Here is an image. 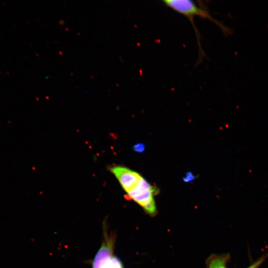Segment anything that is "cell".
I'll list each match as a JSON object with an SVG mask.
<instances>
[{
	"instance_id": "52a82bcc",
	"label": "cell",
	"mask_w": 268,
	"mask_h": 268,
	"mask_svg": "<svg viewBox=\"0 0 268 268\" xmlns=\"http://www.w3.org/2000/svg\"><path fill=\"white\" fill-rule=\"evenodd\" d=\"M265 258H266L265 256L260 258V259H259L258 261H257L256 262L253 263L252 265L250 266L247 268H258L259 266L263 262Z\"/></svg>"
},
{
	"instance_id": "5b68a950",
	"label": "cell",
	"mask_w": 268,
	"mask_h": 268,
	"mask_svg": "<svg viewBox=\"0 0 268 268\" xmlns=\"http://www.w3.org/2000/svg\"><path fill=\"white\" fill-rule=\"evenodd\" d=\"M196 177L191 172L188 171L183 178V180L186 183H190L195 180Z\"/></svg>"
},
{
	"instance_id": "8992f818",
	"label": "cell",
	"mask_w": 268,
	"mask_h": 268,
	"mask_svg": "<svg viewBox=\"0 0 268 268\" xmlns=\"http://www.w3.org/2000/svg\"><path fill=\"white\" fill-rule=\"evenodd\" d=\"M145 145L142 143H137L133 146L134 150L138 153L143 152L145 150Z\"/></svg>"
},
{
	"instance_id": "6da1fadb",
	"label": "cell",
	"mask_w": 268,
	"mask_h": 268,
	"mask_svg": "<svg viewBox=\"0 0 268 268\" xmlns=\"http://www.w3.org/2000/svg\"><path fill=\"white\" fill-rule=\"evenodd\" d=\"M110 171L118 179L128 196L140 205L148 213L154 215L156 207L154 196L157 188L150 184L139 174L128 168L115 166Z\"/></svg>"
},
{
	"instance_id": "7a4b0ae2",
	"label": "cell",
	"mask_w": 268,
	"mask_h": 268,
	"mask_svg": "<svg viewBox=\"0 0 268 268\" xmlns=\"http://www.w3.org/2000/svg\"><path fill=\"white\" fill-rule=\"evenodd\" d=\"M162 1L166 6L183 15L190 21L197 36L198 47L201 46V36L194 22V17L196 16L207 19L213 22L225 34L231 32L227 27L214 18L208 9L201 4H197L195 1L190 0H164Z\"/></svg>"
},
{
	"instance_id": "3957f363",
	"label": "cell",
	"mask_w": 268,
	"mask_h": 268,
	"mask_svg": "<svg viewBox=\"0 0 268 268\" xmlns=\"http://www.w3.org/2000/svg\"><path fill=\"white\" fill-rule=\"evenodd\" d=\"M103 239L92 262V268H124L121 261L114 254L115 237L108 234L103 222Z\"/></svg>"
},
{
	"instance_id": "277c9868",
	"label": "cell",
	"mask_w": 268,
	"mask_h": 268,
	"mask_svg": "<svg viewBox=\"0 0 268 268\" xmlns=\"http://www.w3.org/2000/svg\"><path fill=\"white\" fill-rule=\"evenodd\" d=\"M227 259L228 257L225 256L214 257L209 261L208 268H227Z\"/></svg>"
}]
</instances>
